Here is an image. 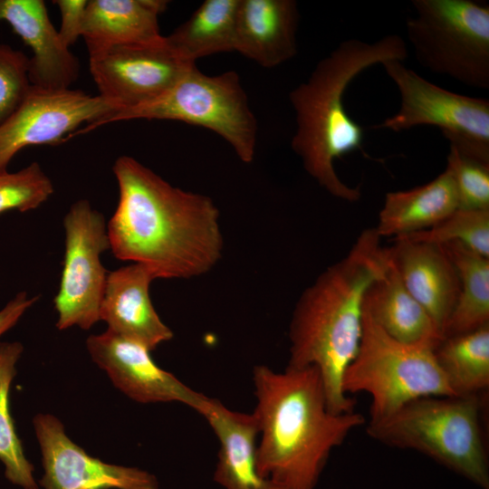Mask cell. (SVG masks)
Segmentation results:
<instances>
[{
    "mask_svg": "<svg viewBox=\"0 0 489 489\" xmlns=\"http://www.w3.org/2000/svg\"><path fill=\"white\" fill-rule=\"evenodd\" d=\"M443 246L456 269L460 282L458 298L444 336L489 325V258L459 243Z\"/></svg>",
    "mask_w": 489,
    "mask_h": 489,
    "instance_id": "24",
    "label": "cell"
},
{
    "mask_svg": "<svg viewBox=\"0 0 489 489\" xmlns=\"http://www.w3.org/2000/svg\"><path fill=\"white\" fill-rule=\"evenodd\" d=\"M118 107L100 95L80 90H44L31 87L14 112L0 124V172L22 149L32 145H56L77 134H85Z\"/></svg>",
    "mask_w": 489,
    "mask_h": 489,
    "instance_id": "12",
    "label": "cell"
},
{
    "mask_svg": "<svg viewBox=\"0 0 489 489\" xmlns=\"http://www.w3.org/2000/svg\"><path fill=\"white\" fill-rule=\"evenodd\" d=\"M24 346L19 341H0V462L5 478L22 489H38L34 467L26 458L9 408V393Z\"/></svg>",
    "mask_w": 489,
    "mask_h": 489,
    "instance_id": "26",
    "label": "cell"
},
{
    "mask_svg": "<svg viewBox=\"0 0 489 489\" xmlns=\"http://www.w3.org/2000/svg\"><path fill=\"white\" fill-rule=\"evenodd\" d=\"M89 65L99 95L115 104L119 112L161 99L196 62L184 59L162 36L90 54Z\"/></svg>",
    "mask_w": 489,
    "mask_h": 489,
    "instance_id": "11",
    "label": "cell"
},
{
    "mask_svg": "<svg viewBox=\"0 0 489 489\" xmlns=\"http://www.w3.org/2000/svg\"><path fill=\"white\" fill-rule=\"evenodd\" d=\"M456 209L455 187L446 168L425 185L387 193L374 229L380 238L402 237L437 225Z\"/></svg>",
    "mask_w": 489,
    "mask_h": 489,
    "instance_id": "22",
    "label": "cell"
},
{
    "mask_svg": "<svg viewBox=\"0 0 489 489\" xmlns=\"http://www.w3.org/2000/svg\"><path fill=\"white\" fill-rule=\"evenodd\" d=\"M400 94V107L376 128L393 131L430 125L459 152L489 163V101L443 89L392 60L381 64Z\"/></svg>",
    "mask_w": 489,
    "mask_h": 489,
    "instance_id": "9",
    "label": "cell"
},
{
    "mask_svg": "<svg viewBox=\"0 0 489 489\" xmlns=\"http://www.w3.org/2000/svg\"><path fill=\"white\" fill-rule=\"evenodd\" d=\"M61 14L58 30L62 42L70 47L82 36V25L88 5L87 0H56Z\"/></svg>",
    "mask_w": 489,
    "mask_h": 489,
    "instance_id": "31",
    "label": "cell"
},
{
    "mask_svg": "<svg viewBox=\"0 0 489 489\" xmlns=\"http://www.w3.org/2000/svg\"><path fill=\"white\" fill-rule=\"evenodd\" d=\"M239 0H206L169 35L168 43L186 60L235 51Z\"/></svg>",
    "mask_w": 489,
    "mask_h": 489,
    "instance_id": "23",
    "label": "cell"
},
{
    "mask_svg": "<svg viewBox=\"0 0 489 489\" xmlns=\"http://www.w3.org/2000/svg\"><path fill=\"white\" fill-rule=\"evenodd\" d=\"M434 353L455 396H480L488 389L489 325L445 337Z\"/></svg>",
    "mask_w": 489,
    "mask_h": 489,
    "instance_id": "25",
    "label": "cell"
},
{
    "mask_svg": "<svg viewBox=\"0 0 489 489\" xmlns=\"http://www.w3.org/2000/svg\"><path fill=\"white\" fill-rule=\"evenodd\" d=\"M374 228L364 230L345 257L329 266L298 299L289 326L287 367L319 371L330 410H355L342 377L361 337L364 300L390 263Z\"/></svg>",
    "mask_w": 489,
    "mask_h": 489,
    "instance_id": "3",
    "label": "cell"
},
{
    "mask_svg": "<svg viewBox=\"0 0 489 489\" xmlns=\"http://www.w3.org/2000/svg\"><path fill=\"white\" fill-rule=\"evenodd\" d=\"M406 22L418 63L469 87L489 89V6L472 0H413Z\"/></svg>",
    "mask_w": 489,
    "mask_h": 489,
    "instance_id": "7",
    "label": "cell"
},
{
    "mask_svg": "<svg viewBox=\"0 0 489 489\" xmlns=\"http://www.w3.org/2000/svg\"><path fill=\"white\" fill-rule=\"evenodd\" d=\"M398 238L439 245L459 243L489 258V210L458 208L428 229Z\"/></svg>",
    "mask_w": 489,
    "mask_h": 489,
    "instance_id": "27",
    "label": "cell"
},
{
    "mask_svg": "<svg viewBox=\"0 0 489 489\" xmlns=\"http://www.w3.org/2000/svg\"><path fill=\"white\" fill-rule=\"evenodd\" d=\"M197 412L206 418L219 442L213 475L216 483L225 489H283L258 471V427L253 413L234 411L209 397Z\"/></svg>",
    "mask_w": 489,
    "mask_h": 489,
    "instance_id": "18",
    "label": "cell"
},
{
    "mask_svg": "<svg viewBox=\"0 0 489 489\" xmlns=\"http://www.w3.org/2000/svg\"><path fill=\"white\" fill-rule=\"evenodd\" d=\"M300 14L295 0H239L235 51L264 68L298 53Z\"/></svg>",
    "mask_w": 489,
    "mask_h": 489,
    "instance_id": "19",
    "label": "cell"
},
{
    "mask_svg": "<svg viewBox=\"0 0 489 489\" xmlns=\"http://www.w3.org/2000/svg\"><path fill=\"white\" fill-rule=\"evenodd\" d=\"M53 193V185L37 162L16 171L0 172V214L36 209Z\"/></svg>",
    "mask_w": 489,
    "mask_h": 489,
    "instance_id": "28",
    "label": "cell"
},
{
    "mask_svg": "<svg viewBox=\"0 0 489 489\" xmlns=\"http://www.w3.org/2000/svg\"><path fill=\"white\" fill-rule=\"evenodd\" d=\"M252 379L260 475L283 489H316L332 450L363 426L365 417L355 410L331 412L314 367L279 372L257 365Z\"/></svg>",
    "mask_w": 489,
    "mask_h": 489,
    "instance_id": "2",
    "label": "cell"
},
{
    "mask_svg": "<svg viewBox=\"0 0 489 489\" xmlns=\"http://www.w3.org/2000/svg\"><path fill=\"white\" fill-rule=\"evenodd\" d=\"M0 21L6 22L32 50L33 86L70 89L79 76L80 62L53 25L43 0H0Z\"/></svg>",
    "mask_w": 489,
    "mask_h": 489,
    "instance_id": "15",
    "label": "cell"
},
{
    "mask_svg": "<svg viewBox=\"0 0 489 489\" xmlns=\"http://www.w3.org/2000/svg\"><path fill=\"white\" fill-rule=\"evenodd\" d=\"M112 171L119 200L107 228L118 260L142 264L156 279H190L216 266L224 238L209 197L172 186L129 156Z\"/></svg>",
    "mask_w": 489,
    "mask_h": 489,
    "instance_id": "1",
    "label": "cell"
},
{
    "mask_svg": "<svg viewBox=\"0 0 489 489\" xmlns=\"http://www.w3.org/2000/svg\"><path fill=\"white\" fill-rule=\"evenodd\" d=\"M38 298V296L30 297L26 292H20L7 302L0 310V337L17 324Z\"/></svg>",
    "mask_w": 489,
    "mask_h": 489,
    "instance_id": "32",
    "label": "cell"
},
{
    "mask_svg": "<svg viewBox=\"0 0 489 489\" xmlns=\"http://www.w3.org/2000/svg\"><path fill=\"white\" fill-rule=\"evenodd\" d=\"M30 58L0 43V124L8 119L28 94Z\"/></svg>",
    "mask_w": 489,
    "mask_h": 489,
    "instance_id": "30",
    "label": "cell"
},
{
    "mask_svg": "<svg viewBox=\"0 0 489 489\" xmlns=\"http://www.w3.org/2000/svg\"><path fill=\"white\" fill-rule=\"evenodd\" d=\"M154 280L152 272L139 264L109 272L100 307V321L107 323V330L150 351L173 338L150 298Z\"/></svg>",
    "mask_w": 489,
    "mask_h": 489,
    "instance_id": "16",
    "label": "cell"
},
{
    "mask_svg": "<svg viewBox=\"0 0 489 489\" xmlns=\"http://www.w3.org/2000/svg\"><path fill=\"white\" fill-rule=\"evenodd\" d=\"M342 390L370 396V419H382L427 396H455L434 350L401 343L388 335L364 309L362 332L342 377Z\"/></svg>",
    "mask_w": 489,
    "mask_h": 489,
    "instance_id": "6",
    "label": "cell"
},
{
    "mask_svg": "<svg viewBox=\"0 0 489 489\" xmlns=\"http://www.w3.org/2000/svg\"><path fill=\"white\" fill-rule=\"evenodd\" d=\"M480 396H427L369 422V436L411 449L489 489V464L481 427Z\"/></svg>",
    "mask_w": 489,
    "mask_h": 489,
    "instance_id": "5",
    "label": "cell"
},
{
    "mask_svg": "<svg viewBox=\"0 0 489 489\" xmlns=\"http://www.w3.org/2000/svg\"><path fill=\"white\" fill-rule=\"evenodd\" d=\"M140 119L177 120L206 128L224 139L241 161L249 164L254 160L257 120L235 71L208 75L194 65L161 99L134 110L115 112L94 129Z\"/></svg>",
    "mask_w": 489,
    "mask_h": 489,
    "instance_id": "8",
    "label": "cell"
},
{
    "mask_svg": "<svg viewBox=\"0 0 489 489\" xmlns=\"http://www.w3.org/2000/svg\"><path fill=\"white\" fill-rule=\"evenodd\" d=\"M65 249L53 305L56 327L91 329L100 321V307L109 272L101 255L110 250L107 222L86 199L73 203L63 218Z\"/></svg>",
    "mask_w": 489,
    "mask_h": 489,
    "instance_id": "10",
    "label": "cell"
},
{
    "mask_svg": "<svg viewBox=\"0 0 489 489\" xmlns=\"http://www.w3.org/2000/svg\"><path fill=\"white\" fill-rule=\"evenodd\" d=\"M364 309L388 335L401 343L435 350L445 338L403 284L391 256L386 272L368 290Z\"/></svg>",
    "mask_w": 489,
    "mask_h": 489,
    "instance_id": "20",
    "label": "cell"
},
{
    "mask_svg": "<svg viewBox=\"0 0 489 489\" xmlns=\"http://www.w3.org/2000/svg\"><path fill=\"white\" fill-rule=\"evenodd\" d=\"M163 0H89L82 37L89 55L110 47L159 39Z\"/></svg>",
    "mask_w": 489,
    "mask_h": 489,
    "instance_id": "21",
    "label": "cell"
},
{
    "mask_svg": "<svg viewBox=\"0 0 489 489\" xmlns=\"http://www.w3.org/2000/svg\"><path fill=\"white\" fill-rule=\"evenodd\" d=\"M42 454L43 489H159L157 476L137 467L109 464L87 454L65 433L55 416L33 419Z\"/></svg>",
    "mask_w": 489,
    "mask_h": 489,
    "instance_id": "13",
    "label": "cell"
},
{
    "mask_svg": "<svg viewBox=\"0 0 489 489\" xmlns=\"http://www.w3.org/2000/svg\"><path fill=\"white\" fill-rule=\"evenodd\" d=\"M408 55L406 43L398 34L374 43L344 40L289 93L296 121L292 149L305 171L331 196L348 202L361 197L360 187L341 181L334 168L335 159L346 154L364 153L363 129L344 107L346 89L370 66L392 60L403 62Z\"/></svg>",
    "mask_w": 489,
    "mask_h": 489,
    "instance_id": "4",
    "label": "cell"
},
{
    "mask_svg": "<svg viewBox=\"0 0 489 489\" xmlns=\"http://www.w3.org/2000/svg\"><path fill=\"white\" fill-rule=\"evenodd\" d=\"M388 249L403 284L444 334L460 290L456 269L446 249L407 238H396Z\"/></svg>",
    "mask_w": 489,
    "mask_h": 489,
    "instance_id": "17",
    "label": "cell"
},
{
    "mask_svg": "<svg viewBox=\"0 0 489 489\" xmlns=\"http://www.w3.org/2000/svg\"><path fill=\"white\" fill-rule=\"evenodd\" d=\"M446 169L456 190L458 208L489 210V163L459 152L449 145Z\"/></svg>",
    "mask_w": 489,
    "mask_h": 489,
    "instance_id": "29",
    "label": "cell"
},
{
    "mask_svg": "<svg viewBox=\"0 0 489 489\" xmlns=\"http://www.w3.org/2000/svg\"><path fill=\"white\" fill-rule=\"evenodd\" d=\"M86 348L112 384L134 401L178 402L197 411L206 398L158 366L148 348L109 330L90 335Z\"/></svg>",
    "mask_w": 489,
    "mask_h": 489,
    "instance_id": "14",
    "label": "cell"
}]
</instances>
